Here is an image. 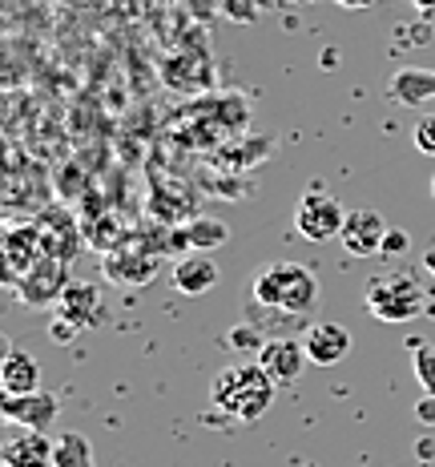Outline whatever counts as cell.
<instances>
[{"label":"cell","instance_id":"obj_9","mask_svg":"<svg viewBox=\"0 0 435 467\" xmlns=\"http://www.w3.org/2000/svg\"><path fill=\"white\" fill-rule=\"evenodd\" d=\"M41 258H45V246H41V226L36 222H25V226H13L5 234V266H8V282L13 286Z\"/></svg>","mask_w":435,"mask_h":467},{"label":"cell","instance_id":"obj_13","mask_svg":"<svg viewBox=\"0 0 435 467\" xmlns=\"http://www.w3.org/2000/svg\"><path fill=\"white\" fill-rule=\"evenodd\" d=\"M41 246H45V258H57V262H69L73 266V258H77V250H81V242H85V234L73 226L69 218H65L61 210H48L41 222Z\"/></svg>","mask_w":435,"mask_h":467},{"label":"cell","instance_id":"obj_7","mask_svg":"<svg viewBox=\"0 0 435 467\" xmlns=\"http://www.w3.org/2000/svg\"><path fill=\"white\" fill-rule=\"evenodd\" d=\"M387 222L379 210H355L347 213L343 222V234H338V242H343L347 254L355 258H371V254H383V238H387Z\"/></svg>","mask_w":435,"mask_h":467},{"label":"cell","instance_id":"obj_16","mask_svg":"<svg viewBox=\"0 0 435 467\" xmlns=\"http://www.w3.org/2000/svg\"><path fill=\"white\" fill-rule=\"evenodd\" d=\"M218 286V262L206 254H190L173 266V290L186 298H202Z\"/></svg>","mask_w":435,"mask_h":467},{"label":"cell","instance_id":"obj_18","mask_svg":"<svg viewBox=\"0 0 435 467\" xmlns=\"http://www.w3.org/2000/svg\"><path fill=\"white\" fill-rule=\"evenodd\" d=\"M181 242H186L193 254H210V250H218L230 242V226L218 218H193L181 226Z\"/></svg>","mask_w":435,"mask_h":467},{"label":"cell","instance_id":"obj_1","mask_svg":"<svg viewBox=\"0 0 435 467\" xmlns=\"http://www.w3.org/2000/svg\"><path fill=\"white\" fill-rule=\"evenodd\" d=\"M274 387L278 383L258 367V358L254 363H230L210 383V403L238 423H258L274 403Z\"/></svg>","mask_w":435,"mask_h":467},{"label":"cell","instance_id":"obj_4","mask_svg":"<svg viewBox=\"0 0 435 467\" xmlns=\"http://www.w3.org/2000/svg\"><path fill=\"white\" fill-rule=\"evenodd\" d=\"M343 222H347V213L343 206H338V198L335 193H326V190H306L303 193V202H298V210H295V230H298V238H306V242H335L338 234H343Z\"/></svg>","mask_w":435,"mask_h":467},{"label":"cell","instance_id":"obj_28","mask_svg":"<svg viewBox=\"0 0 435 467\" xmlns=\"http://www.w3.org/2000/svg\"><path fill=\"white\" fill-rule=\"evenodd\" d=\"M423 266H428V275L435 278V250H428V254H423Z\"/></svg>","mask_w":435,"mask_h":467},{"label":"cell","instance_id":"obj_12","mask_svg":"<svg viewBox=\"0 0 435 467\" xmlns=\"http://www.w3.org/2000/svg\"><path fill=\"white\" fill-rule=\"evenodd\" d=\"M387 97L403 109H419V105L435 101V69H415V65H403L387 77Z\"/></svg>","mask_w":435,"mask_h":467},{"label":"cell","instance_id":"obj_26","mask_svg":"<svg viewBox=\"0 0 435 467\" xmlns=\"http://www.w3.org/2000/svg\"><path fill=\"white\" fill-rule=\"evenodd\" d=\"M230 343H234V347H246V350H250V347H254V350H263V347L254 343V335H250V327H238L234 335H230Z\"/></svg>","mask_w":435,"mask_h":467},{"label":"cell","instance_id":"obj_24","mask_svg":"<svg viewBox=\"0 0 435 467\" xmlns=\"http://www.w3.org/2000/svg\"><path fill=\"white\" fill-rule=\"evenodd\" d=\"M77 335H81V330L73 323H65V318H53V323H48V338H53V343H73Z\"/></svg>","mask_w":435,"mask_h":467},{"label":"cell","instance_id":"obj_21","mask_svg":"<svg viewBox=\"0 0 435 467\" xmlns=\"http://www.w3.org/2000/svg\"><path fill=\"white\" fill-rule=\"evenodd\" d=\"M411 145L423 158H435V113H419V121L411 125Z\"/></svg>","mask_w":435,"mask_h":467},{"label":"cell","instance_id":"obj_30","mask_svg":"<svg viewBox=\"0 0 435 467\" xmlns=\"http://www.w3.org/2000/svg\"><path fill=\"white\" fill-rule=\"evenodd\" d=\"M431 198H435V173H431Z\"/></svg>","mask_w":435,"mask_h":467},{"label":"cell","instance_id":"obj_14","mask_svg":"<svg viewBox=\"0 0 435 467\" xmlns=\"http://www.w3.org/2000/svg\"><path fill=\"white\" fill-rule=\"evenodd\" d=\"M57 440H48V431H25L16 440L0 447V463L8 467H53Z\"/></svg>","mask_w":435,"mask_h":467},{"label":"cell","instance_id":"obj_17","mask_svg":"<svg viewBox=\"0 0 435 467\" xmlns=\"http://www.w3.org/2000/svg\"><path fill=\"white\" fill-rule=\"evenodd\" d=\"M158 275V262L145 254H109L105 258V278L118 282V286H145Z\"/></svg>","mask_w":435,"mask_h":467},{"label":"cell","instance_id":"obj_31","mask_svg":"<svg viewBox=\"0 0 435 467\" xmlns=\"http://www.w3.org/2000/svg\"><path fill=\"white\" fill-rule=\"evenodd\" d=\"M306 467H315V463H306Z\"/></svg>","mask_w":435,"mask_h":467},{"label":"cell","instance_id":"obj_20","mask_svg":"<svg viewBox=\"0 0 435 467\" xmlns=\"http://www.w3.org/2000/svg\"><path fill=\"white\" fill-rule=\"evenodd\" d=\"M411 371L423 395H435V343H411Z\"/></svg>","mask_w":435,"mask_h":467},{"label":"cell","instance_id":"obj_29","mask_svg":"<svg viewBox=\"0 0 435 467\" xmlns=\"http://www.w3.org/2000/svg\"><path fill=\"white\" fill-rule=\"evenodd\" d=\"M415 8H419V13H435V0H415Z\"/></svg>","mask_w":435,"mask_h":467},{"label":"cell","instance_id":"obj_5","mask_svg":"<svg viewBox=\"0 0 435 467\" xmlns=\"http://www.w3.org/2000/svg\"><path fill=\"white\" fill-rule=\"evenodd\" d=\"M69 262L57 258H41L33 270H25L21 282H16V295H21L25 306H57L61 295L69 290Z\"/></svg>","mask_w":435,"mask_h":467},{"label":"cell","instance_id":"obj_6","mask_svg":"<svg viewBox=\"0 0 435 467\" xmlns=\"http://www.w3.org/2000/svg\"><path fill=\"white\" fill-rule=\"evenodd\" d=\"M0 411L5 420H13L16 427H28V431H48L61 415V399L53 391H33V395H5L0 399Z\"/></svg>","mask_w":435,"mask_h":467},{"label":"cell","instance_id":"obj_10","mask_svg":"<svg viewBox=\"0 0 435 467\" xmlns=\"http://www.w3.org/2000/svg\"><path fill=\"white\" fill-rule=\"evenodd\" d=\"M57 318L73 323L77 330H89L93 323H101V318H105L101 290H97L93 282H69V290H65L61 303H57Z\"/></svg>","mask_w":435,"mask_h":467},{"label":"cell","instance_id":"obj_3","mask_svg":"<svg viewBox=\"0 0 435 467\" xmlns=\"http://www.w3.org/2000/svg\"><path fill=\"white\" fill-rule=\"evenodd\" d=\"M423 290L419 282H415L408 270H387V275L371 278L363 290V306L371 318H379V323H391V327H403L411 323V318H419L428 303H423Z\"/></svg>","mask_w":435,"mask_h":467},{"label":"cell","instance_id":"obj_11","mask_svg":"<svg viewBox=\"0 0 435 467\" xmlns=\"http://www.w3.org/2000/svg\"><path fill=\"white\" fill-rule=\"evenodd\" d=\"M303 347L315 367H335V363H343L347 350H351V330L343 323H315V327H306Z\"/></svg>","mask_w":435,"mask_h":467},{"label":"cell","instance_id":"obj_19","mask_svg":"<svg viewBox=\"0 0 435 467\" xmlns=\"http://www.w3.org/2000/svg\"><path fill=\"white\" fill-rule=\"evenodd\" d=\"M53 467H97L93 460V447L81 431H65L57 440V451H53Z\"/></svg>","mask_w":435,"mask_h":467},{"label":"cell","instance_id":"obj_23","mask_svg":"<svg viewBox=\"0 0 435 467\" xmlns=\"http://www.w3.org/2000/svg\"><path fill=\"white\" fill-rule=\"evenodd\" d=\"M408 250H411L408 230H399V226H391V230H387V238H383V254L399 258V254H408Z\"/></svg>","mask_w":435,"mask_h":467},{"label":"cell","instance_id":"obj_22","mask_svg":"<svg viewBox=\"0 0 435 467\" xmlns=\"http://www.w3.org/2000/svg\"><path fill=\"white\" fill-rule=\"evenodd\" d=\"M118 222H109V218H105L101 222V226H97V222H93V226H85V242H89V246H97V250H109V254H113V246H118Z\"/></svg>","mask_w":435,"mask_h":467},{"label":"cell","instance_id":"obj_8","mask_svg":"<svg viewBox=\"0 0 435 467\" xmlns=\"http://www.w3.org/2000/svg\"><path fill=\"white\" fill-rule=\"evenodd\" d=\"M254 358L274 383H298L306 371V363H311V358H306V347L298 343V338H266Z\"/></svg>","mask_w":435,"mask_h":467},{"label":"cell","instance_id":"obj_15","mask_svg":"<svg viewBox=\"0 0 435 467\" xmlns=\"http://www.w3.org/2000/svg\"><path fill=\"white\" fill-rule=\"evenodd\" d=\"M0 387H5V395L41 391V363H36V355H28L21 347L8 350L5 363H0Z\"/></svg>","mask_w":435,"mask_h":467},{"label":"cell","instance_id":"obj_27","mask_svg":"<svg viewBox=\"0 0 435 467\" xmlns=\"http://www.w3.org/2000/svg\"><path fill=\"white\" fill-rule=\"evenodd\" d=\"M335 5H343V8H351V13H359V8H371L375 0H335Z\"/></svg>","mask_w":435,"mask_h":467},{"label":"cell","instance_id":"obj_25","mask_svg":"<svg viewBox=\"0 0 435 467\" xmlns=\"http://www.w3.org/2000/svg\"><path fill=\"white\" fill-rule=\"evenodd\" d=\"M415 420L428 423V427H435V395H423L419 403H415Z\"/></svg>","mask_w":435,"mask_h":467},{"label":"cell","instance_id":"obj_2","mask_svg":"<svg viewBox=\"0 0 435 467\" xmlns=\"http://www.w3.org/2000/svg\"><path fill=\"white\" fill-rule=\"evenodd\" d=\"M254 303L283 315H306L318 303L315 270L303 262H270L254 275Z\"/></svg>","mask_w":435,"mask_h":467}]
</instances>
